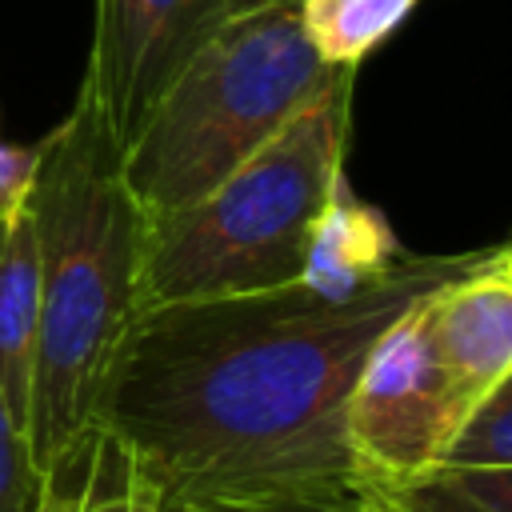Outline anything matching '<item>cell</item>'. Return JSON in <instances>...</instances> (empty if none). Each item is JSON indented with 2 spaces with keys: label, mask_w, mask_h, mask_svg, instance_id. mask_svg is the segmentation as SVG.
Returning a JSON list of instances; mask_svg holds the SVG:
<instances>
[{
  "label": "cell",
  "mask_w": 512,
  "mask_h": 512,
  "mask_svg": "<svg viewBox=\"0 0 512 512\" xmlns=\"http://www.w3.org/2000/svg\"><path fill=\"white\" fill-rule=\"evenodd\" d=\"M480 252L412 256L356 296L304 284L136 312L100 400L108 436L164 508L344 504L360 480L344 408L372 344Z\"/></svg>",
  "instance_id": "cell-1"
},
{
  "label": "cell",
  "mask_w": 512,
  "mask_h": 512,
  "mask_svg": "<svg viewBox=\"0 0 512 512\" xmlns=\"http://www.w3.org/2000/svg\"><path fill=\"white\" fill-rule=\"evenodd\" d=\"M32 212L40 316L24 436L44 488L88 460L112 364L144 308L148 216L128 192L120 148L84 88L36 144Z\"/></svg>",
  "instance_id": "cell-2"
},
{
  "label": "cell",
  "mask_w": 512,
  "mask_h": 512,
  "mask_svg": "<svg viewBox=\"0 0 512 512\" xmlns=\"http://www.w3.org/2000/svg\"><path fill=\"white\" fill-rule=\"evenodd\" d=\"M356 68H332L304 36L296 0H248L172 76L120 172L148 220L208 196L288 120Z\"/></svg>",
  "instance_id": "cell-3"
},
{
  "label": "cell",
  "mask_w": 512,
  "mask_h": 512,
  "mask_svg": "<svg viewBox=\"0 0 512 512\" xmlns=\"http://www.w3.org/2000/svg\"><path fill=\"white\" fill-rule=\"evenodd\" d=\"M356 72L288 120L196 204L148 220L144 308L300 284L312 224L344 180Z\"/></svg>",
  "instance_id": "cell-4"
},
{
  "label": "cell",
  "mask_w": 512,
  "mask_h": 512,
  "mask_svg": "<svg viewBox=\"0 0 512 512\" xmlns=\"http://www.w3.org/2000/svg\"><path fill=\"white\" fill-rule=\"evenodd\" d=\"M424 300L428 296L372 344L348 392L344 436L352 464L372 492L428 472L460 420L476 408L432 348Z\"/></svg>",
  "instance_id": "cell-5"
},
{
  "label": "cell",
  "mask_w": 512,
  "mask_h": 512,
  "mask_svg": "<svg viewBox=\"0 0 512 512\" xmlns=\"http://www.w3.org/2000/svg\"><path fill=\"white\" fill-rule=\"evenodd\" d=\"M248 0H96L80 88L124 148L192 52Z\"/></svg>",
  "instance_id": "cell-6"
},
{
  "label": "cell",
  "mask_w": 512,
  "mask_h": 512,
  "mask_svg": "<svg viewBox=\"0 0 512 512\" xmlns=\"http://www.w3.org/2000/svg\"><path fill=\"white\" fill-rule=\"evenodd\" d=\"M428 336L456 380V388L480 404L496 384L512 380V252L508 244L484 248V256L428 292Z\"/></svg>",
  "instance_id": "cell-7"
},
{
  "label": "cell",
  "mask_w": 512,
  "mask_h": 512,
  "mask_svg": "<svg viewBox=\"0 0 512 512\" xmlns=\"http://www.w3.org/2000/svg\"><path fill=\"white\" fill-rule=\"evenodd\" d=\"M404 260L408 252L392 236L388 220L364 200H356L340 180L320 220L312 224L300 284L324 296H356L368 284L392 276Z\"/></svg>",
  "instance_id": "cell-8"
},
{
  "label": "cell",
  "mask_w": 512,
  "mask_h": 512,
  "mask_svg": "<svg viewBox=\"0 0 512 512\" xmlns=\"http://www.w3.org/2000/svg\"><path fill=\"white\" fill-rule=\"evenodd\" d=\"M36 316H40V252H36V212L28 192L24 200L0 212V392L20 428L28 424Z\"/></svg>",
  "instance_id": "cell-9"
},
{
  "label": "cell",
  "mask_w": 512,
  "mask_h": 512,
  "mask_svg": "<svg viewBox=\"0 0 512 512\" xmlns=\"http://www.w3.org/2000/svg\"><path fill=\"white\" fill-rule=\"evenodd\" d=\"M420 0H296L304 36L332 68H360Z\"/></svg>",
  "instance_id": "cell-10"
},
{
  "label": "cell",
  "mask_w": 512,
  "mask_h": 512,
  "mask_svg": "<svg viewBox=\"0 0 512 512\" xmlns=\"http://www.w3.org/2000/svg\"><path fill=\"white\" fill-rule=\"evenodd\" d=\"M380 496L396 512H512V468L440 460Z\"/></svg>",
  "instance_id": "cell-11"
},
{
  "label": "cell",
  "mask_w": 512,
  "mask_h": 512,
  "mask_svg": "<svg viewBox=\"0 0 512 512\" xmlns=\"http://www.w3.org/2000/svg\"><path fill=\"white\" fill-rule=\"evenodd\" d=\"M56 492L60 512H164V500L144 484L108 436H96L88 460L44 484Z\"/></svg>",
  "instance_id": "cell-12"
},
{
  "label": "cell",
  "mask_w": 512,
  "mask_h": 512,
  "mask_svg": "<svg viewBox=\"0 0 512 512\" xmlns=\"http://www.w3.org/2000/svg\"><path fill=\"white\" fill-rule=\"evenodd\" d=\"M440 460H448V464H480V468H512V380L496 384L460 420V428L448 440Z\"/></svg>",
  "instance_id": "cell-13"
},
{
  "label": "cell",
  "mask_w": 512,
  "mask_h": 512,
  "mask_svg": "<svg viewBox=\"0 0 512 512\" xmlns=\"http://www.w3.org/2000/svg\"><path fill=\"white\" fill-rule=\"evenodd\" d=\"M40 500V476L28 456L24 428L16 424L0 392V512H32Z\"/></svg>",
  "instance_id": "cell-14"
},
{
  "label": "cell",
  "mask_w": 512,
  "mask_h": 512,
  "mask_svg": "<svg viewBox=\"0 0 512 512\" xmlns=\"http://www.w3.org/2000/svg\"><path fill=\"white\" fill-rule=\"evenodd\" d=\"M36 180V148H20L0 140V212L32 192Z\"/></svg>",
  "instance_id": "cell-15"
},
{
  "label": "cell",
  "mask_w": 512,
  "mask_h": 512,
  "mask_svg": "<svg viewBox=\"0 0 512 512\" xmlns=\"http://www.w3.org/2000/svg\"><path fill=\"white\" fill-rule=\"evenodd\" d=\"M164 512H396L380 492L344 504H260V508H164Z\"/></svg>",
  "instance_id": "cell-16"
},
{
  "label": "cell",
  "mask_w": 512,
  "mask_h": 512,
  "mask_svg": "<svg viewBox=\"0 0 512 512\" xmlns=\"http://www.w3.org/2000/svg\"><path fill=\"white\" fill-rule=\"evenodd\" d=\"M32 512H60V500H56V492L40 488V500H36V508H32Z\"/></svg>",
  "instance_id": "cell-17"
}]
</instances>
